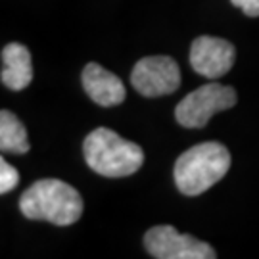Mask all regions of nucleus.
Returning <instances> with one entry per match:
<instances>
[{
	"instance_id": "f257e3e1",
	"label": "nucleus",
	"mask_w": 259,
	"mask_h": 259,
	"mask_svg": "<svg viewBox=\"0 0 259 259\" xmlns=\"http://www.w3.org/2000/svg\"><path fill=\"white\" fill-rule=\"evenodd\" d=\"M19 209L31 221H48L65 227L79 221L83 213V198L64 181L42 179L23 192Z\"/></svg>"
},
{
	"instance_id": "f03ea898",
	"label": "nucleus",
	"mask_w": 259,
	"mask_h": 259,
	"mask_svg": "<svg viewBox=\"0 0 259 259\" xmlns=\"http://www.w3.org/2000/svg\"><path fill=\"white\" fill-rule=\"evenodd\" d=\"M83 154L94 173L111 179L137 173L144 161V152L137 142L121 139L108 127H98L84 139Z\"/></svg>"
},
{
	"instance_id": "7ed1b4c3",
	"label": "nucleus",
	"mask_w": 259,
	"mask_h": 259,
	"mask_svg": "<svg viewBox=\"0 0 259 259\" xmlns=\"http://www.w3.org/2000/svg\"><path fill=\"white\" fill-rule=\"evenodd\" d=\"M231 169V154L221 142H204L186 150L175 163V185L186 196H198L217 185Z\"/></svg>"
},
{
	"instance_id": "20e7f679",
	"label": "nucleus",
	"mask_w": 259,
	"mask_h": 259,
	"mask_svg": "<svg viewBox=\"0 0 259 259\" xmlns=\"http://www.w3.org/2000/svg\"><path fill=\"white\" fill-rule=\"evenodd\" d=\"M238 100L234 89L221 83H207L186 94L175 108V119L186 129H202L217 111L229 110Z\"/></svg>"
},
{
	"instance_id": "39448f33",
	"label": "nucleus",
	"mask_w": 259,
	"mask_h": 259,
	"mask_svg": "<svg viewBox=\"0 0 259 259\" xmlns=\"http://www.w3.org/2000/svg\"><path fill=\"white\" fill-rule=\"evenodd\" d=\"M144 246L157 259H213L217 253L209 244L192 234H181L171 225H159L144 234Z\"/></svg>"
},
{
	"instance_id": "423d86ee",
	"label": "nucleus",
	"mask_w": 259,
	"mask_h": 259,
	"mask_svg": "<svg viewBox=\"0 0 259 259\" xmlns=\"http://www.w3.org/2000/svg\"><path fill=\"white\" fill-rule=\"evenodd\" d=\"M131 83L137 93L146 98L165 96L181 87V69L169 56H148L137 62Z\"/></svg>"
},
{
	"instance_id": "0eeeda50",
	"label": "nucleus",
	"mask_w": 259,
	"mask_h": 259,
	"mask_svg": "<svg viewBox=\"0 0 259 259\" xmlns=\"http://www.w3.org/2000/svg\"><path fill=\"white\" fill-rule=\"evenodd\" d=\"M236 50L229 40L217 37H198L190 47V65L207 79H219L231 71Z\"/></svg>"
},
{
	"instance_id": "6e6552de",
	"label": "nucleus",
	"mask_w": 259,
	"mask_h": 259,
	"mask_svg": "<svg viewBox=\"0 0 259 259\" xmlns=\"http://www.w3.org/2000/svg\"><path fill=\"white\" fill-rule=\"evenodd\" d=\"M81 81H83L84 93L98 106H104V108L119 106L127 96L125 84L121 83L119 77L110 73L108 69H104L102 65L94 64V62L84 65Z\"/></svg>"
},
{
	"instance_id": "1a4fd4ad",
	"label": "nucleus",
	"mask_w": 259,
	"mask_h": 259,
	"mask_svg": "<svg viewBox=\"0 0 259 259\" xmlns=\"http://www.w3.org/2000/svg\"><path fill=\"white\" fill-rule=\"evenodd\" d=\"M2 84L10 91H23L33 81V62L29 48L10 42L2 50Z\"/></svg>"
},
{
	"instance_id": "9d476101",
	"label": "nucleus",
	"mask_w": 259,
	"mask_h": 259,
	"mask_svg": "<svg viewBox=\"0 0 259 259\" xmlns=\"http://www.w3.org/2000/svg\"><path fill=\"white\" fill-rule=\"evenodd\" d=\"M27 129L21 121L16 117V113L8 110L0 111V150L4 154H27L29 152Z\"/></svg>"
},
{
	"instance_id": "9b49d317",
	"label": "nucleus",
	"mask_w": 259,
	"mask_h": 259,
	"mask_svg": "<svg viewBox=\"0 0 259 259\" xmlns=\"http://www.w3.org/2000/svg\"><path fill=\"white\" fill-rule=\"evenodd\" d=\"M19 183V173L14 165H10L6 159H0V192L6 194L14 190Z\"/></svg>"
},
{
	"instance_id": "f8f14e48",
	"label": "nucleus",
	"mask_w": 259,
	"mask_h": 259,
	"mask_svg": "<svg viewBox=\"0 0 259 259\" xmlns=\"http://www.w3.org/2000/svg\"><path fill=\"white\" fill-rule=\"evenodd\" d=\"M236 8H240L246 16L259 18V0H231Z\"/></svg>"
}]
</instances>
